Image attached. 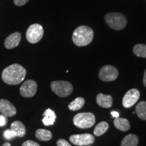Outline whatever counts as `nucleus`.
Returning <instances> with one entry per match:
<instances>
[{
    "mask_svg": "<svg viewBox=\"0 0 146 146\" xmlns=\"http://www.w3.org/2000/svg\"><path fill=\"white\" fill-rule=\"evenodd\" d=\"M118 76L117 68L111 65H106L100 69L99 72V78L102 81L110 82L115 81Z\"/></svg>",
    "mask_w": 146,
    "mask_h": 146,
    "instance_id": "nucleus-7",
    "label": "nucleus"
},
{
    "mask_svg": "<svg viewBox=\"0 0 146 146\" xmlns=\"http://www.w3.org/2000/svg\"><path fill=\"white\" fill-rule=\"evenodd\" d=\"M0 112L6 117H12L16 114V109L14 106L5 99L0 100Z\"/></svg>",
    "mask_w": 146,
    "mask_h": 146,
    "instance_id": "nucleus-11",
    "label": "nucleus"
},
{
    "mask_svg": "<svg viewBox=\"0 0 146 146\" xmlns=\"http://www.w3.org/2000/svg\"><path fill=\"white\" fill-rule=\"evenodd\" d=\"M143 85H145L146 87V70H145V72H144V76H143Z\"/></svg>",
    "mask_w": 146,
    "mask_h": 146,
    "instance_id": "nucleus-29",
    "label": "nucleus"
},
{
    "mask_svg": "<svg viewBox=\"0 0 146 146\" xmlns=\"http://www.w3.org/2000/svg\"><path fill=\"white\" fill-rule=\"evenodd\" d=\"M74 125L80 129H88L93 127L96 123V118L91 112L79 113L73 118Z\"/></svg>",
    "mask_w": 146,
    "mask_h": 146,
    "instance_id": "nucleus-4",
    "label": "nucleus"
},
{
    "mask_svg": "<svg viewBox=\"0 0 146 146\" xmlns=\"http://www.w3.org/2000/svg\"><path fill=\"white\" fill-rule=\"evenodd\" d=\"M26 74L27 71L23 66L18 64H14L3 70L1 78L6 84L16 85L24 81Z\"/></svg>",
    "mask_w": 146,
    "mask_h": 146,
    "instance_id": "nucleus-1",
    "label": "nucleus"
},
{
    "mask_svg": "<svg viewBox=\"0 0 146 146\" xmlns=\"http://www.w3.org/2000/svg\"><path fill=\"white\" fill-rule=\"evenodd\" d=\"M35 137L40 141H50L51 139L52 138V133L51 131L46 130V129H39L36 130L35 133Z\"/></svg>",
    "mask_w": 146,
    "mask_h": 146,
    "instance_id": "nucleus-17",
    "label": "nucleus"
},
{
    "mask_svg": "<svg viewBox=\"0 0 146 146\" xmlns=\"http://www.w3.org/2000/svg\"><path fill=\"white\" fill-rule=\"evenodd\" d=\"M51 89L57 96L64 98L72 94L73 87L72 84L65 81H54L51 83Z\"/></svg>",
    "mask_w": 146,
    "mask_h": 146,
    "instance_id": "nucleus-5",
    "label": "nucleus"
},
{
    "mask_svg": "<svg viewBox=\"0 0 146 146\" xmlns=\"http://www.w3.org/2000/svg\"><path fill=\"white\" fill-rule=\"evenodd\" d=\"M86 146H90V145H86Z\"/></svg>",
    "mask_w": 146,
    "mask_h": 146,
    "instance_id": "nucleus-31",
    "label": "nucleus"
},
{
    "mask_svg": "<svg viewBox=\"0 0 146 146\" xmlns=\"http://www.w3.org/2000/svg\"><path fill=\"white\" fill-rule=\"evenodd\" d=\"M94 31L87 26H80L74 30L72 34L73 43L78 47L90 44L94 39Z\"/></svg>",
    "mask_w": 146,
    "mask_h": 146,
    "instance_id": "nucleus-2",
    "label": "nucleus"
},
{
    "mask_svg": "<svg viewBox=\"0 0 146 146\" xmlns=\"http://www.w3.org/2000/svg\"><path fill=\"white\" fill-rule=\"evenodd\" d=\"M57 145L58 146H72L68 141H66L65 139H60L57 141Z\"/></svg>",
    "mask_w": 146,
    "mask_h": 146,
    "instance_id": "nucleus-25",
    "label": "nucleus"
},
{
    "mask_svg": "<svg viewBox=\"0 0 146 146\" xmlns=\"http://www.w3.org/2000/svg\"><path fill=\"white\" fill-rule=\"evenodd\" d=\"M70 141L74 145L78 146L90 145L95 142V137L89 133L80 135H73L70 137Z\"/></svg>",
    "mask_w": 146,
    "mask_h": 146,
    "instance_id": "nucleus-8",
    "label": "nucleus"
},
{
    "mask_svg": "<svg viewBox=\"0 0 146 146\" xmlns=\"http://www.w3.org/2000/svg\"><path fill=\"white\" fill-rule=\"evenodd\" d=\"M22 146H40L39 143H37L36 142L32 141V140H28L24 142Z\"/></svg>",
    "mask_w": 146,
    "mask_h": 146,
    "instance_id": "nucleus-24",
    "label": "nucleus"
},
{
    "mask_svg": "<svg viewBox=\"0 0 146 146\" xmlns=\"http://www.w3.org/2000/svg\"><path fill=\"white\" fill-rule=\"evenodd\" d=\"M115 127L121 131H127L130 129V123L127 119L123 118H116L114 120Z\"/></svg>",
    "mask_w": 146,
    "mask_h": 146,
    "instance_id": "nucleus-16",
    "label": "nucleus"
},
{
    "mask_svg": "<svg viewBox=\"0 0 146 146\" xmlns=\"http://www.w3.org/2000/svg\"><path fill=\"white\" fill-rule=\"evenodd\" d=\"M29 0H14V3L17 6H23L28 2Z\"/></svg>",
    "mask_w": 146,
    "mask_h": 146,
    "instance_id": "nucleus-26",
    "label": "nucleus"
},
{
    "mask_svg": "<svg viewBox=\"0 0 146 146\" xmlns=\"http://www.w3.org/2000/svg\"><path fill=\"white\" fill-rule=\"evenodd\" d=\"M109 125L107 122L103 121L100 123L95 127L94 133L96 136H101L108 130Z\"/></svg>",
    "mask_w": 146,
    "mask_h": 146,
    "instance_id": "nucleus-21",
    "label": "nucleus"
},
{
    "mask_svg": "<svg viewBox=\"0 0 146 146\" xmlns=\"http://www.w3.org/2000/svg\"><path fill=\"white\" fill-rule=\"evenodd\" d=\"M111 114H112V116L114 118H118V116H119L118 112H116V111H112V112H111Z\"/></svg>",
    "mask_w": 146,
    "mask_h": 146,
    "instance_id": "nucleus-28",
    "label": "nucleus"
},
{
    "mask_svg": "<svg viewBox=\"0 0 146 146\" xmlns=\"http://www.w3.org/2000/svg\"><path fill=\"white\" fill-rule=\"evenodd\" d=\"M43 117L42 122H43V125L45 126H50L53 125L56 121V114L51 109H47L45 111V112L43 113Z\"/></svg>",
    "mask_w": 146,
    "mask_h": 146,
    "instance_id": "nucleus-14",
    "label": "nucleus"
},
{
    "mask_svg": "<svg viewBox=\"0 0 146 146\" xmlns=\"http://www.w3.org/2000/svg\"><path fill=\"white\" fill-rule=\"evenodd\" d=\"M21 40V34L18 32L14 33L8 36L5 40L4 45L7 49H13L19 45Z\"/></svg>",
    "mask_w": 146,
    "mask_h": 146,
    "instance_id": "nucleus-12",
    "label": "nucleus"
},
{
    "mask_svg": "<svg viewBox=\"0 0 146 146\" xmlns=\"http://www.w3.org/2000/svg\"><path fill=\"white\" fill-rule=\"evenodd\" d=\"M7 117L3 115H0V127H3L7 123Z\"/></svg>",
    "mask_w": 146,
    "mask_h": 146,
    "instance_id": "nucleus-27",
    "label": "nucleus"
},
{
    "mask_svg": "<svg viewBox=\"0 0 146 146\" xmlns=\"http://www.w3.org/2000/svg\"><path fill=\"white\" fill-rule=\"evenodd\" d=\"M138 143L139 139L137 135L134 134H129L124 137L120 146H137Z\"/></svg>",
    "mask_w": 146,
    "mask_h": 146,
    "instance_id": "nucleus-18",
    "label": "nucleus"
},
{
    "mask_svg": "<svg viewBox=\"0 0 146 146\" xmlns=\"http://www.w3.org/2000/svg\"><path fill=\"white\" fill-rule=\"evenodd\" d=\"M140 93L137 89H131L126 93L123 98V106L126 108H129L135 104L139 99Z\"/></svg>",
    "mask_w": 146,
    "mask_h": 146,
    "instance_id": "nucleus-10",
    "label": "nucleus"
},
{
    "mask_svg": "<svg viewBox=\"0 0 146 146\" xmlns=\"http://www.w3.org/2000/svg\"><path fill=\"white\" fill-rule=\"evenodd\" d=\"M3 135H4V137L7 139H11L17 136L16 135V133L14 131H12V129H8V130L5 131L4 133H3Z\"/></svg>",
    "mask_w": 146,
    "mask_h": 146,
    "instance_id": "nucleus-23",
    "label": "nucleus"
},
{
    "mask_svg": "<svg viewBox=\"0 0 146 146\" xmlns=\"http://www.w3.org/2000/svg\"><path fill=\"white\" fill-rule=\"evenodd\" d=\"M43 36V29L39 24H33L27 29L26 37L27 41L31 43H36L42 39Z\"/></svg>",
    "mask_w": 146,
    "mask_h": 146,
    "instance_id": "nucleus-6",
    "label": "nucleus"
},
{
    "mask_svg": "<svg viewBox=\"0 0 146 146\" xmlns=\"http://www.w3.org/2000/svg\"><path fill=\"white\" fill-rule=\"evenodd\" d=\"M96 102L100 107L105 108H109L112 107L113 104L112 97L103 94H99L97 96Z\"/></svg>",
    "mask_w": 146,
    "mask_h": 146,
    "instance_id": "nucleus-13",
    "label": "nucleus"
},
{
    "mask_svg": "<svg viewBox=\"0 0 146 146\" xmlns=\"http://www.w3.org/2000/svg\"><path fill=\"white\" fill-rule=\"evenodd\" d=\"M84 104H85V100L84 98L79 97L69 104L68 108L72 111H76L82 108Z\"/></svg>",
    "mask_w": 146,
    "mask_h": 146,
    "instance_id": "nucleus-20",
    "label": "nucleus"
},
{
    "mask_svg": "<svg viewBox=\"0 0 146 146\" xmlns=\"http://www.w3.org/2000/svg\"><path fill=\"white\" fill-rule=\"evenodd\" d=\"M2 146H12V145H10V143H8V142H6V143H5Z\"/></svg>",
    "mask_w": 146,
    "mask_h": 146,
    "instance_id": "nucleus-30",
    "label": "nucleus"
},
{
    "mask_svg": "<svg viewBox=\"0 0 146 146\" xmlns=\"http://www.w3.org/2000/svg\"><path fill=\"white\" fill-rule=\"evenodd\" d=\"M105 21L107 25L114 30L120 31L123 29L127 24V18L123 14L111 12L105 16Z\"/></svg>",
    "mask_w": 146,
    "mask_h": 146,
    "instance_id": "nucleus-3",
    "label": "nucleus"
},
{
    "mask_svg": "<svg viewBox=\"0 0 146 146\" xmlns=\"http://www.w3.org/2000/svg\"><path fill=\"white\" fill-rule=\"evenodd\" d=\"M135 112L140 119L146 120V102H139L135 108Z\"/></svg>",
    "mask_w": 146,
    "mask_h": 146,
    "instance_id": "nucleus-19",
    "label": "nucleus"
},
{
    "mask_svg": "<svg viewBox=\"0 0 146 146\" xmlns=\"http://www.w3.org/2000/svg\"><path fill=\"white\" fill-rule=\"evenodd\" d=\"M11 129L16 133L19 137H23L26 134V128L21 121H14L11 124Z\"/></svg>",
    "mask_w": 146,
    "mask_h": 146,
    "instance_id": "nucleus-15",
    "label": "nucleus"
},
{
    "mask_svg": "<svg viewBox=\"0 0 146 146\" xmlns=\"http://www.w3.org/2000/svg\"><path fill=\"white\" fill-rule=\"evenodd\" d=\"M37 90V84L33 80L25 81L20 88V94L25 98H32Z\"/></svg>",
    "mask_w": 146,
    "mask_h": 146,
    "instance_id": "nucleus-9",
    "label": "nucleus"
},
{
    "mask_svg": "<svg viewBox=\"0 0 146 146\" xmlns=\"http://www.w3.org/2000/svg\"><path fill=\"white\" fill-rule=\"evenodd\" d=\"M133 53L138 57L146 58V45L137 44L133 47Z\"/></svg>",
    "mask_w": 146,
    "mask_h": 146,
    "instance_id": "nucleus-22",
    "label": "nucleus"
}]
</instances>
